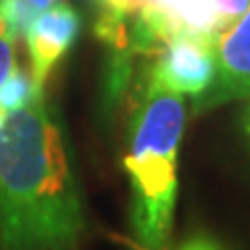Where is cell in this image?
I'll list each match as a JSON object with an SVG mask.
<instances>
[{
	"label": "cell",
	"instance_id": "cell-8",
	"mask_svg": "<svg viewBox=\"0 0 250 250\" xmlns=\"http://www.w3.org/2000/svg\"><path fill=\"white\" fill-rule=\"evenodd\" d=\"M38 15L40 13L34 9L29 0H0V19L4 21L6 29L15 40L25 38L29 25Z\"/></svg>",
	"mask_w": 250,
	"mask_h": 250
},
{
	"label": "cell",
	"instance_id": "cell-14",
	"mask_svg": "<svg viewBox=\"0 0 250 250\" xmlns=\"http://www.w3.org/2000/svg\"><path fill=\"white\" fill-rule=\"evenodd\" d=\"M244 125H246V131L250 134V106H248V111H246V119H244Z\"/></svg>",
	"mask_w": 250,
	"mask_h": 250
},
{
	"label": "cell",
	"instance_id": "cell-9",
	"mask_svg": "<svg viewBox=\"0 0 250 250\" xmlns=\"http://www.w3.org/2000/svg\"><path fill=\"white\" fill-rule=\"evenodd\" d=\"M215 17H217V29L221 34L231 23H236L242 15L250 9V0H213Z\"/></svg>",
	"mask_w": 250,
	"mask_h": 250
},
{
	"label": "cell",
	"instance_id": "cell-7",
	"mask_svg": "<svg viewBox=\"0 0 250 250\" xmlns=\"http://www.w3.org/2000/svg\"><path fill=\"white\" fill-rule=\"evenodd\" d=\"M44 100V88L34 80L31 69L15 67L6 82L0 85V106L6 113L19 111Z\"/></svg>",
	"mask_w": 250,
	"mask_h": 250
},
{
	"label": "cell",
	"instance_id": "cell-12",
	"mask_svg": "<svg viewBox=\"0 0 250 250\" xmlns=\"http://www.w3.org/2000/svg\"><path fill=\"white\" fill-rule=\"evenodd\" d=\"M29 2L34 4V9H36L38 13H42V11H46V9H50V6L59 4L61 0H29Z\"/></svg>",
	"mask_w": 250,
	"mask_h": 250
},
{
	"label": "cell",
	"instance_id": "cell-3",
	"mask_svg": "<svg viewBox=\"0 0 250 250\" xmlns=\"http://www.w3.org/2000/svg\"><path fill=\"white\" fill-rule=\"evenodd\" d=\"M148 71L161 85L198 100L215 82V40L186 31L169 36L150 59Z\"/></svg>",
	"mask_w": 250,
	"mask_h": 250
},
{
	"label": "cell",
	"instance_id": "cell-4",
	"mask_svg": "<svg viewBox=\"0 0 250 250\" xmlns=\"http://www.w3.org/2000/svg\"><path fill=\"white\" fill-rule=\"evenodd\" d=\"M215 82L196 100L215 106L228 100L250 98V9L215 38Z\"/></svg>",
	"mask_w": 250,
	"mask_h": 250
},
{
	"label": "cell",
	"instance_id": "cell-2",
	"mask_svg": "<svg viewBox=\"0 0 250 250\" xmlns=\"http://www.w3.org/2000/svg\"><path fill=\"white\" fill-rule=\"evenodd\" d=\"M184 125V96L154 82L146 69L123 159L131 188V225L146 250H161L173 228L177 150Z\"/></svg>",
	"mask_w": 250,
	"mask_h": 250
},
{
	"label": "cell",
	"instance_id": "cell-1",
	"mask_svg": "<svg viewBox=\"0 0 250 250\" xmlns=\"http://www.w3.org/2000/svg\"><path fill=\"white\" fill-rule=\"evenodd\" d=\"M83 207L61 119L40 103L0 129V250H77Z\"/></svg>",
	"mask_w": 250,
	"mask_h": 250
},
{
	"label": "cell",
	"instance_id": "cell-6",
	"mask_svg": "<svg viewBox=\"0 0 250 250\" xmlns=\"http://www.w3.org/2000/svg\"><path fill=\"white\" fill-rule=\"evenodd\" d=\"M171 34H196L215 40L219 36L213 0H163Z\"/></svg>",
	"mask_w": 250,
	"mask_h": 250
},
{
	"label": "cell",
	"instance_id": "cell-10",
	"mask_svg": "<svg viewBox=\"0 0 250 250\" xmlns=\"http://www.w3.org/2000/svg\"><path fill=\"white\" fill-rule=\"evenodd\" d=\"M15 42L17 40L9 34L4 21L0 19V85L6 82V77L17 67V61H15Z\"/></svg>",
	"mask_w": 250,
	"mask_h": 250
},
{
	"label": "cell",
	"instance_id": "cell-13",
	"mask_svg": "<svg viewBox=\"0 0 250 250\" xmlns=\"http://www.w3.org/2000/svg\"><path fill=\"white\" fill-rule=\"evenodd\" d=\"M6 115H9V113H6L4 108L0 106V129H2V125H4V121H6Z\"/></svg>",
	"mask_w": 250,
	"mask_h": 250
},
{
	"label": "cell",
	"instance_id": "cell-5",
	"mask_svg": "<svg viewBox=\"0 0 250 250\" xmlns=\"http://www.w3.org/2000/svg\"><path fill=\"white\" fill-rule=\"evenodd\" d=\"M82 31V17L71 4H54L42 11L29 25L25 40L34 80L44 88L62 57L71 50Z\"/></svg>",
	"mask_w": 250,
	"mask_h": 250
},
{
	"label": "cell",
	"instance_id": "cell-11",
	"mask_svg": "<svg viewBox=\"0 0 250 250\" xmlns=\"http://www.w3.org/2000/svg\"><path fill=\"white\" fill-rule=\"evenodd\" d=\"M140 250H146V248H140ZM179 250H221V246L208 236H194V238L188 240Z\"/></svg>",
	"mask_w": 250,
	"mask_h": 250
}]
</instances>
